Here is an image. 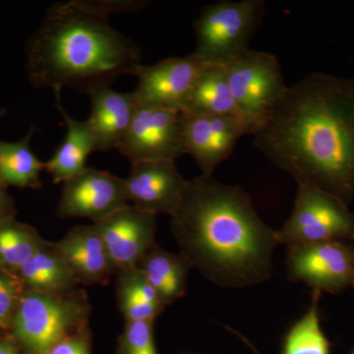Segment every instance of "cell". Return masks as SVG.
I'll use <instances>...</instances> for the list:
<instances>
[{"mask_svg": "<svg viewBox=\"0 0 354 354\" xmlns=\"http://www.w3.org/2000/svg\"><path fill=\"white\" fill-rule=\"evenodd\" d=\"M55 245L78 285L106 286L116 274L101 235L93 225L71 228Z\"/></svg>", "mask_w": 354, "mask_h": 354, "instance_id": "obj_15", "label": "cell"}, {"mask_svg": "<svg viewBox=\"0 0 354 354\" xmlns=\"http://www.w3.org/2000/svg\"><path fill=\"white\" fill-rule=\"evenodd\" d=\"M148 1L71 0L53 4L26 48L32 88H71L90 94L134 75L141 50L109 24L111 14L132 12Z\"/></svg>", "mask_w": 354, "mask_h": 354, "instance_id": "obj_3", "label": "cell"}, {"mask_svg": "<svg viewBox=\"0 0 354 354\" xmlns=\"http://www.w3.org/2000/svg\"><path fill=\"white\" fill-rule=\"evenodd\" d=\"M171 218L179 254L214 285L239 290L271 279L277 230L241 186L201 174L189 180Z\"/></svg>", "mask_w": 354, "mask_h": 354, "instance_id": "obj_2", "label": "cell"}, {"mask_svg": "<svg viewBox=\"0 0 354 354\" xmlns=\"http://www.w3.org/2000/svg\"><path fill=\"white\" fill-rule=\"evenodd\" d=\"M320 297V291L313 290L309 308L286 335L283 354H329V342L319 318Z\"/></svg>", "mask_w": 354, "mask_h": 354, "instance_id": "obj_24", "label": "cell"}, {"mask_svg": "<svg viewBox=\"0 0 354 354\" xmlns=\"http://www.w3.org/2000/svg\"><path fill=\"white\" fill-rule=\"evenodd\" d=\"M353 354H354V351H353Z\"/></svg>", "mask_w": 354, "mask_h": 354, "instance_id": "obj_33", "label": "cell"}, {"mask_svg": "<svg viewBox=\"0 0 354 354\" xmlns=\"http://www.w3.org/2000/svg\"><path fill=\"white\" fill-rule=\"evenodd\" d=\"M88 95L92 109L87 121L94 137L95 152L106 153L120 148L139 104L134 93L104 87Z\"/></svg>", "mask_w": 354, "mask_h": 354, "instance_id": "obj_16", "label": "cell"}, {"mask_svg": "<svg viewBox=\"0 0 354 354\" xmlns=\"http://www.w3.org/2000/svg\"><path fill=\"white\" fill-rule=\"evenodd\" d=\"M124 178L87 167L64 183L57 215L62 218H106L128 204Z\"/></svg>", "mask_w": 354, "mask_h": 354, "instance_id": "obj_11", "label": "cell"}, {"mask_svg": "<svg viewBox=\"0 0 354 354\" xmlns=\"http://www.w3.org/2000/svg\"><path fill=\"white\" fill-rule=\"evenodd\" d=\"M155 321L125 322L118 341L116 354H158L153 342Z\"/></svg>", "mask_w": 354, "mask_h": 354, "instance_id": "obj_25", "label": "cell"}, {"mask_svg": "<svg viewBox=\"0 0 354 354\" xmlns=\"http://www.w3.org/2000/svg\"><path fill=\"white\" fill-rule=\"evenodd\" d=\"M55 109L64 118L66 134L55 155L46 162L44 171L50 174L53 183H66L87 169V160L95 152V142L88 121L74 120L62 106V91H53Z\"/></svg>", "mask_w": 354, "mask_h": 354, "instance_id": "obj_17", "label": "cell"}, {"mask_svg": "<svg viewBox=\"0 0 354 354\" xmlns=\"http://www.w3.org/2000/svg\"><path fill=\"white\" fill-rule=\"evenodd\" d=\"M48 354H92V332L90 327L62 339Z\"/></svg>", "mask_w": 354, "mask_h": 354, "instance_id": "obj_27", "label": "cell"}, {"mask_svg": "<svg viewBox=\"0 0 354 354\" xmlns=\"http://www.w3.org/2000/svg\"><path fill=\"white\" fill-rule=\"evenodd\" d=\"M138 268L165 306L185 295L191 267L180 254L169 252L156 244L144 256Z\"/></svg>", "mask_w": 354, "mask_h": 354, "instance_id": "obj_20", "label": "cell"}, {"mask_svg": "<svg viewBox=\"0 0 354 354\" xmlns=\"http://www.w3.org/2000/svg\"><path fill=\"white\" fill-rule=\"evenodd\" d=\"M15 274L25 290L66 293L78 288L73 274L58 252L55 242L46 241Z\"/></svg>", "mask_w": 354, "mask_h": 354, "instance_id": "obj_18", "label": "cell"}, {"mask_svg": "<svg viewBox=\"0 0 354 354\" xmlns=\"http://www.w3.org/2000/svg\"><path fill=\"white\" fill-rule=\"evenodd\" d=\"M93 225L101 235L116 272L138 267L157 244V216L129 203Z\"/></svg>", "mask_w": 354, "mask_h": 354, "instance_id": "obj_12", "label": "cell"}, {"mask_svg": "<svg viewBox=\"0 0 354 354\" xmlns=\"http://www.w3.org/2000/svg\"><path fill=\"white\" fill-rule=\"evenodd\" d=\"M288 277L320 292L339 293L354 283V247L327 241L288 248Z\"/></svg>", "mask_w": 354, "mask_h": 354, "instance_id": "obj_8", "label": "cell"}, {"mask_svg": "<svg viewBox=\"0 0 354 354\" xmlns=\"http://www.w3.org/2000/svg\"><path fill=\"white\" fill-rule=\"evenodd\" d=\"M205 65L193 53L141 64L134 74L138 84L133 93L139 104L181 113Z\"/></svg>", "mask_w": 354, "mask_h": 354, "instance_id": "obj_10", "label": "cell"}, {"mask_svg": "<svg viewBox=\"0 0 354 354\" xmlns=\"http://www.w3.org/2000/svg\"><path fill=\"white\" fill-rule=\"evenodd\" d=\"M1 270H3V269H2L1 265H0V271H1Z\"/></svg>", "mask_w": 354, "mask_h": 354, "instance_id": "obj_31", "label": "cell"}, {"mask_svg": "<svg viewBox=\"0 0 354 354\" xmlns=\"http://www.w3.org/2000/svg\"><path fill=\"white\" fill-rule=\"evenodd\" d=\"M0 354H24L10 335H0Z\"/></svg>", "mask_w": 354, "mask_h": 354, "instance_id": "obj_29", "label": "cell"}, {"mask_svg": "<svg viewBox=\"0 0 354 354\" xmlns=\"http://www.w3.org/2000/svg\"><path fill=\"white\" fill-rule=\"evenodd\" d=\"M353 288H354V283H353Z\"/></svg>", "mask_w": 354, "mask_h": 354, "instance_id": "obj_34", "label": "cell"}, {"mask_svg": "<svg viewBox=\"0 0 354 354\" xmlns=\"http://www.w3.org/2000/svg\"><path fill=\"white\" fill-rule=\"evenodd\" d=\"M279 245L354 241V213L348 205L315 186L298 184L290 218L277 230Z\"/></svg>", "mask_w": 354, "mask_h": 354, "instance_id": "obj_6", "label": "cell"}, {"mask_svg": "<svg viewBox=\"0 0 354 354\" xmlns=\"http://www.w3.org/2000/svg\"><path fill=\"white\" fill-rule=\"evenodd\" d=\"M6 115V111L3 109H0V120Z\"/></svg>", "mask_w": 354, "mask_h": 354, "instance_id": "obj_30", "label": "cell"}, {"mask_svg": "<svg viewBox=\"0 0 354 354\" xmlns=\"http://www.w3.org/2000/svg\"><path fill=\"white\" fill-rule=\"evenodd\" d=\"M90 314L85 290H25L9 335L24 354H48L62 339L88 327Z\"/></svg>", "mask_w": 354, "mask_h": 354, "instance_id": "obj_4", "label": "cell"}, {"mask_svg": "<svg viewBox=\"0 0 354 354\" xmlns=\"http://www.w3.org/2000/svg\"><path fill=\"white\" fill-rule=\"evenodd\" d=\"M44 239L27 223L15 218L0 221V265L4 271L18 270L44 245Z\"/></svg>", "mask_w": 354, "mask_h": 354, "instance_id": "obj_23", "label": "cell"}, {"mask_svg": "<svg viewBox=\"0 0 354 354\" xmlns=\"http://www.w3.org/2000/svg\"><path fill=\"white\" fill-rule=\"evenodd\" d=\"M180 128L185 155L194 158L206 176H213L239 140L248 134L241 121L211 114L180 113Z\"/></svg>", "mask_w": 354, "mask_h": 354, "instance_id": "obj_13", "label": "cell"}, {"mask_svg": "<svg viewBox=\"0 0 354 354\" xmlns=\"http://www.w3.org/2000/svg\"><path fill=\"white\" fill-rule=\"evenodd\" d=\"M183 354H198V353H183Z\"/></svg>", "mask_w": 354, "mask_h": 354, "instance_id": "obj_32", "label": "cell"}, {"mask_svg": "<svg viewBox=\"0 0 354 354\" xmlns=\"http://www.w3.org/2000/svg\"><path fill=\"white\" fill-rule=\"evenodd\" d=\"M118 150L131 165L150 160L176 162L185 155L180 113L139 104Z\"/></svg>", "mask_w": 354, "mask_h": 354, "instance_id": "obj_9", "label": "cell"}, {"mask_svg": "<svg viewBox=\"0 0 354 354\" xmlns=\"http://www.w3.org/2000/svg\"><path fill=\"white\" fill-rule=\"evenodd\" d=\"M223 66L249 134H253L288 88L278 58L249 48Z\"/></svg>", "mask_w": 354, "mask_h": 354, "instance_id": "obj_7", "label": "cell"}, {"mask_svg": "<svg viewBox=\"0 0 354 354\" xmlns=\"http://www.w3.org/2000/svg\"><path fill=\"white\" fill-rule=\"evenodd\" d=\"M181 113L211 114L234 118L241 121L248 131L232 95L223 65H205Z\"/></svg>", "mask_w": 354, "mask_h": 354, "instance_id": "obj_19", "label": "cell"}, {"mask_svg": "<svg viewBox=\"0 0 354 354\" xmlns=\"http://www.w3.org/2000/svg\"><path fill=\"white\" fill-rule=\"evenodd\" d=\"M253 145L298 184L354 200V79L314 72L288 87Z\"/></svg>", "mask_w": 354, "mask_h": 354, "instance_id": "obj_1", "label": "cell"}, {"mask_svg": "<svg viewBox=\"0 0 354 354\" xmlns=\"http://www.w3.org/2000/svg\"><path fill=\"white\" fill-rule=\"evenodd\" d=\"M25 288L12 272L0 271V335L9 334Z\"/></svg>", "mask_w": 354, "mask_h": 354, "instance_id": "obj_26", "label": "cell"}, {"mask_svg": "<svg viewBox=\"0 0 354 354\" xmlns=\"http://www.w3.org/2000/svg\"><path fill=\"white\" fill-rule=\"evenodd\" d=\"M116 297L125 322L155 321L165 305L138 267L118 271Z\"/></svg>", "mask_w": 354, "mask_h": 354, "instance_id": "obj_21", "label": "cell"}, {"mask_svg": "<svg viewBox=\"0 0 354 354\" xmlns=\"http://www.w3.org/2000/svg\"><path fill=\"white\" fill-rule=\"evenodd\" d=\"M36 130L32 127L17 142L0 140V178L7 187L39 189L43 186L41 174L46 169V162L39 160L31 148Z\"/></svg>", "mask_w": 354, "mask_h": 354, "instance_id": "obj_22", "label": "cell"}, {"mask_svg": "<svg viewBox=\"0 0 354 354\" xmlns=\"http://www.w3.org/2000/svg\"><path fill=\"white\" fill-rule=\"evenodd\" d=\"M16 214L15 201L9 195L6 183L0 178V221L15 218Z\"/></svg>", "mask_w": 354, "mask_h": 354, "instance_id": "obj_28", "label": "cell"}, {"mask_svg": "<svg viewBox=\"0 0 354 354\" xmlns=\"http://www.w3.org/2000/svg\"><path fill=\"white\" fill-rule=\"evenodd\" d=\"M128 202L158 216H171L183 199L189 180L184 178L174 160H150L132 165L124 178Z\"/></svg>", "mask_w": 354, "mask_h": 354, "instance_id": "obj_14", "label": "cell"}, {"mask_svg": "<svg viewBox=\"0 0 354 354\" xmlns=\"http://www.w3.org/2000/svg\"><path fill=\"white\" fill-rule=\"evenodd\" d=\"M265 14L263 0H225L205 6L195 21L193 55L205 64H227L249 50V41Z\"/></svg>", "mask_w": 354, "mask_h": 354, "instance_id": "obj_5", "label": "cell"}]
</instances>
